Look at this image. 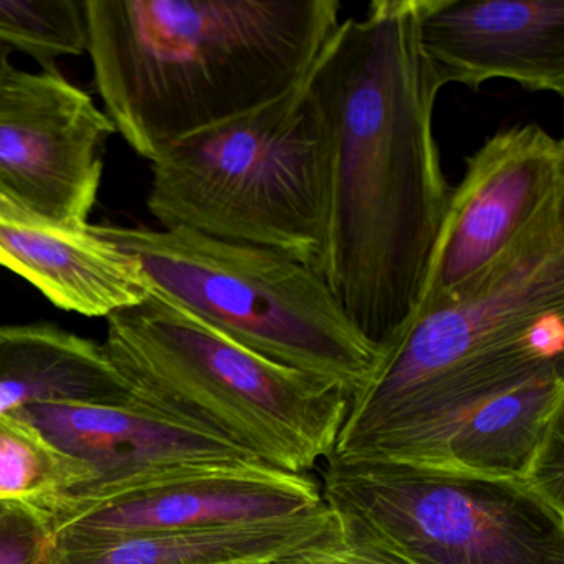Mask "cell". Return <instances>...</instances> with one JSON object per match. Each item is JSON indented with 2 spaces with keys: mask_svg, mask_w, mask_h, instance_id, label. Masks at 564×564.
<instances>
[{
  "mask_svg": "<svg viewBox=\"0 0 564 564\" xmlns=\"http://www.w3.org/2000/svg\"><path fill=\"white\" fill-rule=\"evenodd\" d=\"M419 0L341 19L303 82L325 174L319 272L379 349L411 319L452 186L434 113L445 87L419 41Z\"/></svg>",
  "mask_w": 564,
  "mask_h": 564,
  "instance_id": "1",
  "label": "cell"
},
{
  "mask_svg": "<svg viewBox=\"0 0 564 564\" xmlns=\"http://www.w3.org/2000/svg\"><path fill=\"white\" fill-rule=\"evenodd\" d=\"M561 366L564 204L379 349L349 398L333 455L425 464L478 405Z\"/></svg>",
  "mask_w": 564,
  "mask_h": 564,
  "instance_id": "2",
  "label": "cell"
},
{
  "mask_svg": "<svg viewBox=\"0 0 564 564\" xmlns=\"http://www.w3.org/2000/svg\"><path fill=\"white\" fill-rule=\"evenodd\" d=\"M105 113L144 160L305 82L338 0H85Z\"/></svg>",
  "mask_w": 564,
  "mask_h": 564,
  "instance_id": "3",
  "label": "cell"
},
{
  "mask_svg": "<svg viewBox=\"0 0 564 564\" xmlns=\"http://www.w3.org/2000/svg\"><path fill=\"white\" fill-rule=\"evenodd\" d=\"M107 322L105 349L138 404L292 474L335 452L349 409L335 382L243 348L156 292Z\"/></svg>",
  "mask_w": 564,
  "mask_h": 564,
  "instance_id": "4",
  "label": "cell"
},
{
  "mask_svg": "<svg viewBox=\"0 0 564 564\" xmlns=\"http://www.w3.org/2000/svg\"><path fill=\"white\" fill-rule=\"evenodd\" d=\"M94 227L138 260L153 292L243 348L335 382L349 398L375 369L378 346L352 325L315 267L189 229Z\"/></svg>",
  "mask_w": 564,
  "mask_h": 564,
  "instance_id": "5",
  "label": "cell"
},
{
  "mask_svg": "<svg viewBox=\"0 0 564 564\" xmlns=\"http://www.w3.org/2000/svg\"><path fill=\"white\" fill-rule=\"evenodd\" d=\"M147 204L161 229L279 250L318 269L325 239L323 147L303 84L167 148L153 163Z\"/></svg>",
  "mask_w": 564,
  "mask_h": 564,
  "instance_id": "6",
  "label": "cell"
},
{
  "mask_svg": "<svg viewBox=\"0 0 564 564\" xmlns=\"http://www.w3.org/2000/svg\"><path fill=\"white\" fill-rule=\"evenodd\" d=\"M323 500L343 540L404 564H564V508L530 485L332 455Z\"/></svg>",
  "mask_w": 564,
  "mask_h": 564,
  "instance_id": "7",
  "label": "cell"
},
{
  "mask_svg": "<svg viewBox=\"0 0 564 564\" xmlns=\"http://www.w3.org/2000/svg\"><path fill=\"white\" fill-rule=\"evenodd\" d=\"M21 409L55 445L95 470V480L72 491L52 514L54 533L111 505L263 464L230 442L138 404L131 395L121 404Z\"/></svg>",
  "mask_w": 564,
  "mask_h": 564,
  "instance_id": "8",
  "label": "cell"
},
{
  "mask_svg": "<svg viewBox=\"0 0 564 564\" xmlns=\"http://www.w3.org/2000/svg\"><path fill=\"white\" fill-rule=\"evenodd\" d=\"M464 164L411 318L457 295L564 204V141L541 124L495 131Z\"/></svg>",
  "mask_w": 564,
  "mask_h": 564,
  "instance_id": "9",
  "label": "cell"
},
{
  "mask_svg": "<svg viewBox=\"0 0 564 564\" xmlns=\"http://www.w3.org/2000/svg\"><path fill=\"white\" fill-rule=\"evenodd\" d=\"M117 133L90 95L61 72L21 108L0 113V199L68 226H87L104 176L105 143Z\"/></svg>",
  "mask_w": 564,
  "mask_h": 564,
  "instance_id": "10",
  "label": "cell"
},
{
  "mask_svg": "<svg viewBox=\"0 0 564 564\" xmlns=\"http://www.w3.org/2000/svg\"><path fill=\"white\" fill-rule=\"evenodd\" d=\"M417 29L445 87L508 80L564 97V0H419Z\"/></svg>",
  "mask_w": 564,
  "mask_h": 564,
  "instance_id": "11",
  "label": "cell"
},
{
  "mask_svg": "<svg viewBox=\"0 0 564 564\" xmlns=\"http://www.w3.org/2000/svg\"><path fill=\"white\" fill-rule=\"evenodd\" d=\"M421 465L530 485L564 508V366L478 405Z\"/></svg>",
  "mask_w": 564,
  "mask_h": 564,
  "instance_id": "12",
  "label": "cell"
},
{
  "mask_svg": "<svg viewBox=\"0 0 564 564\" xmlns=\"http://www.w3.org/2000/svg\"><path fill=\"white\" fill-rule=\"evenodd\" d=\"M0 267L52 305L108 318L151 295L138 260L94 226H68L0 199Z\"/></svg>",
  "mask_w": 564,
  "mask_h": 564,
  "instance_id": "13",
  "label": "cell"
},
{
  "mask_svg": "<svg viewBox=\"0 0 564 564\" xmlns=\"http://www.w3.org/2000/svg\"><path fill=\"white\" fill-rule=\"evenodd\" d=\"M323 503L322 490L308 475L250 465L85 514L55 531V547L150 531L280 520Z\"/></svg>",
  "mask_w": 564,
  "mask_h": 564,
  "instance_id": "14",
  "label": "cell"
},
{
  "mask_svg": "<svg viewBox=\"0 0 564 564\" xmlns=\"http://www.w3.org/2000/svg\"><path fill=\"white\" fill-rule=\"evenodd\" d=\"M339 536L338 520L323 503L280 520L150 531L55 547L52 564H265Z\"/></svg>",
  "mask_w": 564,
  "mask_h": 564,
  "instance_id": "15",
  "label": "cell"
},
{
  "mask_svg": "<svg viewBox=\"0 0 564 564\" xmlns=\"http://www.w3.org/2000/svg\"><path fill=\"white\" fill-rule=\"evenodd\" d=\"M128 399L130 388L100 343L51 323L0 326V417L28 405Z\"/></svg>",
  "mask_w": 564,
  "mask_h": 564,
  "instance_id": "16",
  "label": "cell"
},
{
  "mask_svg": "<svg viewBox=\"0 0 564 564\" xmlns=\"http://www.w3.org/2000/svg\"><path fill=\"white\" fill-rule=\"evenodd\" d=\"M94 480L91 465L62 451L22 409L0 417V501L51 520L65 497Z\"/></svg>",
  "mask_w": 564,
  "mask_h": 564,
  "instance_id": "17",
  "label": "cell"
},
{
  "mask_svg": "<svg viewBox=\"0 0 564 564\" xmlns=\"http://www.w3.org/2000/svg\"><path fill=\"white\" fill-rule=\"evenodd\" d=\"M0 42L55 74L61 58L87 54L85 0H0Z\"/></svg>",
  "mask_w": 564,
  "mask_h": 564,
  "instance_id": "18",
  "label": "cell"
},
{
  "mask_svg": "<svg viewBox=\"0 0 564 564\" xmlns=\"http://www.w3.org/2000/svg\"><path fill=\"white\" fill-rule=\"evenodd\" d=\"M54 554V528L41 511L18 505L0 520V564H52Z\"/></svg>",
  "mask_w": 564,
  "mask_h": 564,
  "instance_id": "19",
  "label": "cell"
},
{
  "mask_svg": "<svg viewBox=\"0 0 564 564\" xmlns=\"http://www.w3.org/2000/svg\"><path fill=\"white\" fill-rule=\"evenodd\" d=\"M270 564H404L389 554L369 550L348 543L339 536L338 540L299 551L290 556L280 557Z\"/></svg>",
  "mask_w": 564,
  "mask_h": 564,
  "instance_id": "20",
  "label": "cell"
},
{
  "mask_svg": "<svg viewBox=\"0 0 564 564\" xmlns=\"http://www.w3.org/2000/svg\"><path fill=\"white\" fill-rule=\"evenodd\" d=\"M18 507L15 503H9V501H0V520L12 510V508Z\"/></svg>",
  "mask_w": 564,
  "mask_h": 564,
  "instance_id": "21",
  "label": "cell"
},
{
  "mask_svg": "<svg viewBox=\"0 0 564 564\" xmlns=\"http://www.w3.org/2000/svg\"><path fill=\"white\" fill-rule=\"evenodd\" d=\"M260 564V563H259ZM265 564H270V563H265Z\"/></svg>",
  "mask_w": 564,
  "mask_h": 564,
  "instance_id": "22",
  "label": "cell"
}]
</instances>
